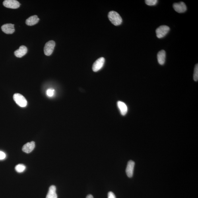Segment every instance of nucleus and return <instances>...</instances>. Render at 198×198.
<instances>
[{"label": "nucleus", "mask_w": 198, "mask_h": 198, "mask_svg": "<svg viewBox=\"0 0 198 198\" xmlns=\"http://www.w3.org/2000/svg\"><path fill=\"white\" fill-rule=\"evenodd\" d=\"M170 28L167 26H162L159 27L156 31V36L158 38H164L170 31Z\"/></svg>", "instance_id": "f03ea898"}, {"label": "nucleus", "mask_w": 198, "mask_h": 198, "mask_svg": "<svg viewBox=\"0 0 198 198\" xmlns=\"http://www.w3.org/2000/svg\"><path fill=\"white\" fill-rule=\"evenodd\" d=\"M105 59L104 57H101L95 62L92 66V70L94 72H97L102 68L104 66Z\"/></svg>", "instance_id": "423d86ee"}, {"label": "nucleus", "mask_w": 198, "mask_h": 198, "mask_svg": "<svg viewBox=\"0 0 198 198\" xmlns=\"http://www.w3.org/2000/svg\"><path fill=\"white\" fill-rule=\"evenodd\" d=\"M13 99L16 104L20 107H25L27 105L26 99L21 94L18 93L14 94Z\"/></svg>", "instance_id": "7ed1b4c3"}, {"label": "nucleus", "mask_w": 198, "mask_h": 198, "mask_svg": "<svg viewBox=\"0 0 198 198\" xmlns=\"http://www.w3.org/2000/svg\"><path fill=\"white\" fill-rule=\"evenodd\" d=\"M158 2L157 0H146L145 1L146 5L150 6L156 5Z\"/></svg>", "instance_id": "a211bd4d"}, {"label": "nucleus", "mask_w": 198, "mask_h": 198, "mask_svg": "<svg viewBox=\"0 0 198 198\" xmlns=\"http://www.w3.org/2000/svg\"><path fill=\"white\" fill-rule=\"evenodd\" d=\"M173 8L175 11L178 13H184L187 10V7L185 4L182 2L173 4Z\"/></svg>", "instance_id": "0eeeda50"}, {"label": "nucleus", "mask_w": 198, "mask_h": 198, "mask_svg": "<svg viewBox=\"0 0 198 198\" xmlns=\"http://www.w3.org/2000/svg\"><path fill=\"white\" fill-rule=\"evenodd\" d=\"M109 20L115 26L120 25L122 22V19L120 15L114 11H111L108 14Z\"/></svg>", "instance_id": "f257e3e1"}, {"label": "nucleus", "mask_w": 198, "mask_h": 198, "mask_svg": "<svg viewBox=\"0 0 198 198\" xmlns=\"http://www.w3.org/2000/svg\"><path fill=\"white\" fill-rule=\"evenodd\" d=\"M166 53L164 50L159 51L157 55V59L159 64L161 65H163L166 61Z\"/></svg>", "instance_id": "f8f14e48"}, {"label": "nucleus", "mask_w": 198, "mask_h": 198, "mask_svg": "<svg viewBox=\"0 0 198 198\" xmlns=\"http://www.w3.org/2000/svg\"><path fill=\"white\" fill-rule=\"evenodd\" d=\"M40 19L38 16L36 15L31 16L26 21V24L29 26H32L35 25L38 23Z\"/></svg>", "instance_id": "4468645a"}, {"label": "nucleus", "mask_w": 198, "mask_h": 198, "mask_svg": "<svg viewBox=\"0 0 198 198\" xmlns=\"http://www.w3.org/2000/svg\"><path fill=\"white\" fill-rule=\"evenodd\" d=\"M55 91L53 89H49L47 91V94L49 97H53Z\"/></svg>", "instance_id": "6ab92c4d"}, {"label": "nucleus", "mask_w": 198, "mask_h": 198, "mask_svg": "<svg viewBox=\"0 0 198 198\" xmlns=\"http://www.w3.org/2000/svg\"><path fill=\"white\" fill-rule=\"evenodd\" d=\"M117 105L121 115L123 116L126 115L128 111V108L124 102L119 101L117 103Z\"/></svg>", "instance_id": "ddd939ff"}, {"label": "nucleus", "mask_w": 198, "mask_h": 198, "mask_svg": "<svg viewBox=\"0 0 198 198\" xmlns=\"http://www.w3.org/2000/svg\"><path fill=\"white\" fill-rule=\"evenodd\" d=\"M86 198H94V197L92 195H89L87 196Z\"/></svg>", "instance_id": "4be33fe9"}, {"label": "nucleus", "mask_w": 198, "mask_h": 198, "mask_svg": "<svg viewBox=\"0 0 198 198\" xmlns=\"http://www.w3.org/2000/svg\"><path fill=\"white\" fill-rule=\"evenodd\" d=\"M108 198H116V197L112 192L110 191L108 193Z\"/></svg>", "instance_id": "412c9836"}, {"label": "nucleus", "mask_w": 198, "mask_h": 198, "mask_svg": "<svg viewBox=\"0 0 198 198\" xmlns=\"http://www.w3.org/2000/svg\"><path fill=\"white\" fill-rule=\"evenodd\" d=\"M35 143L34 141L28 142L23 146L22 150L24 152L27 153L32 152L35 147Z\"/></svg>", "instance_id": "9b49d317"}, {"label": "nucleus", "mask_w": 198, "mask_h": 198, "mask_svg": "<svg viewBox=\"0 0 198 198\" xmlns=\"http://www.w3.org/2000/svg\"><path fill=\"white\" fill-rule=\"evenodd\" d=\"M55 43L54 41H49L45 44L44 48L45 54L47 56H50L52 54L55 46Z\"/></svg>", "instance_id": "20e7f679"}, {"label": "nucleus", "mask_w": 198, "mask_h": 198, "mask_svg": "<svg viewBox=\"0 0 198 198\" xmlns=\"http://www.w3.org/2000/svg\"><path fill=\"white\" fill-rule=\"evenodd\" d=\"M56 191V187L54 185L51 186L50 187L46 198H57Z\"/></svg>", "instance_id": "2eb2a0df"}, {"label": "nucleus", "mask_w": 198, "mask_h": 198, "mask_svg": "<svg viewBox=\"0 0 198 198\" xmlns=\"http://www.w3.org/2000/svg\"><path fill=\"white\" fill-rule=\"evenodd\" d=\"M193 79L195 82L198 80V64H197L195 66L194 72L193 74Z\"/></svg>", "instance_id": "f3484780"}, {"label": "nucleus", "mask_w": 198, "mask_h": 198, "mask_svg": "<svg viewBox=\"0 0 198 198\" xmlns=\"http://www.w3.org/2000/svg\"><path fill=\"white\" fill-rule=\"evenodd\" d=\"M3 5L6 7L16 9L19 7L20 4L16 0H5L3 2Z\"/></svg>", "instance_id": "39448f33"}, {"label": "nucleus", "mask_w": 198, "mask_h": 198, "mask_svg": "<svg viewBox=\"0 0 198 198\" xmlns=\"http://www.w3.org/2000/svg\"><path fill=\"white\" fill-rule=\"evenodd\" d=\"M3 32L6 34H11L15 31L14 25L12 24H7L3 25L1 27Z\"/></svg>", "instance_id": "1a4fd4ad"}, {"label": "nucleus", "mask_w": 198, "mask_h": 198, "mask_svg": "<svg viewBox=\"0 0 198 198\" xmlns=\"http://www.w3.org/2000/svg\"><path fill=\"white\" fill-rule=\"evenodd\" d=\"M134 166L135 162L133 161L130 160L128 162L126 169V173L127 176L129 178H131L133 176Z\"/></svg>", "instance_id": "6e6552de"}, {"label": "nucleus", "mask_w": 198, "mask_h": 198, "mask_svg": "<svg viewBox=\"0 0 198 198\" xmlns=\"http://www.w3.org/2000/svg\"><path fill=\"white\" fill-rule=\"evenodd\" d=\"M28 49L27 47L22 45L19 48L14 52V54L16 57L21 58L25 55L27 53Z\"/></svg>", "instance_id": "9d476101"}, {"label": "nucleus", "mask_w": 198, "mask_h": 198, "mask_svg": "<svg viewBox=\"0 0 198 198\" xmlns=\"http://www.w3.org/2000/svg\"><path fill=\"white\" fill-rule=\"evenodd\" d=\"M6 155L5 153L0 151V160H3L6 158Z\"/></svg>", "instance_id": "aec40b11"}, {"label": "nucleus", "mask_w": 198, "mask_h": 198, "mask_svg": "<svg viewBox=\"0 0 198 198\" xmlns=\"http://www.w3.org/2000/svg\"><path fill=\"white\" fill-rule=\"evenodd\" d=\"M26 168V166L23 164H18L15 167L16 172L19 173L23 172L25 170Z\"/></svg>", "instance_id": "dca6fc26"}]
</instances>
